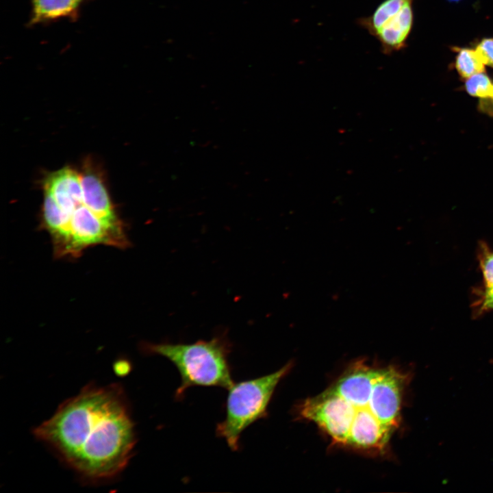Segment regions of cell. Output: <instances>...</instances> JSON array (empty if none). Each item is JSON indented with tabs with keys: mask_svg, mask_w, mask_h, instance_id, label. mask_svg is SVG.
<instances>
[{
	"mask_svg": "<svg viewBox=\"0 0 493 493\" xmlns=\"http://www.w3.org/2000/svg\"><path fill=\"white\" fill-rule=\"evenodd\" d=\"M33 433L88 483L118 476L136 443L126 395L115 383L86 386L62 403Z\"/></svg>",
	"mask_w": 493,
	"mask_h": 493,
	"instance_id": "6da1fadb",
	"label": "cell"
},
{
	"mask_svg": "<svg viewBox=\"0 0 493 493\" xmlns=\"http://www.w3.org/2000/svg\"><path fill=\"white\" fill-rule=\"evenodd\" d=\"M409 379L394 366L356 361L327 389L299 405V416L315 423L333 444L383 454L400 426Z\"/></svg>",
	"mask_w": 493,
	"mask_h": 493,
	"instance_id": "7a4b0ae2",
	"label": "cell"
},
{
	"mask_svg": "<svg viewBox=\"0 0 493 493\" xmlns=\"http://www.w3.org/2000/svg\"><path fill=\"white\" fill-rule=\"evenodd\" d=\"M143 352L169 359L177 368L181 383L175 392L180 400L192 386H216L230 388L233 383L229 355L231 344L225 333L210 340L192 344L150 343L142 344Z\"/></svg>",
	"mask_w": 493,
	"mask_h": 493,
	"instance_id": "3957f363",
	"label": "cell"
},
{
	"mask_svg": "<svg viewBox=\"0 0 493 493\" xmlns=\"http://www.w3.org/2000/svg\"><path fill=\"white\" fill-rule=\"evenodd\" d=\"M292 364L260 377L233 383L228 389L225 418L217 424L216 435L225 440L232 451H238L242 433L251 424L265 417L275 390L289 372Z\"/></svg>",
	"mask_w": 493,
	"mask_h": 493,
	"instance_id": "277c9868",
	"label": "cell"
},
{
	"mask_svg": "<svg viewBox=\"0 0 493 493\" xmlns=\"http://www.w3.org/2000/svg\"><path fill=\"white\" fill-rule=\"evenodd\" d=\"M413 0H384L367 17L357 19V24L375 37L385 55L405 47L413 24Z\"/></svg>",
	"mask_w": 493,
	"mask_h": 493,
	"instance_id": "5b68a950",
	"label": "cell"
},
{
	"mask_svg": "<svg viewBox=\"0 0 493 493\" xmlns=\"http://www.w3.org/2000/svg\"><path fill=\"white\" fill-rule=\"evenodd\" d=\"M91 166L86 164L79 173L85 203L105 222L125 226L116 212L101 175Z\"/></svg>",
	"mask_w": 493,
	"mask_h": 493,
	"instance_id": "8992f818",
	"label": "cell"
},
{
	"mask_svg": "<svg viewBox=\"0 0 493 493\" xmlns=\"http://www.w3.org/2000/svg\"><path fill=\"white\" fill-rule=\"evenodd\" d=\"M84 0H31L29 25L61 18H76Z\"/></svg>",
	"mask_w": 493,
	"mask_h": 493,
	"instance_id": "52a82bcc",
	"label": "cell"
},
{
	"mask_svg": "<svg viewBox=\"0 0 493 493\" xmlns=\"http://www.w3.org/2000/svg\"><path fill=\"white\" fill-rule=\"evenodd\" d=\"M484 66L476 50L466 48L458 49L455 68L461 77L467 79L473 75L484 72Z\"/></svg>",
	"mask_w": 493,
	"mask_h": 493,
	"instance_id": "ba28073f",
	"label": "cell"
},
{
	"mask_svg": "<svg viewBox=\"0 0 493 493\" xmlns=\"http://www.w3.org/2000/svg\"><path fill=\"white\" fill-rule=\"evenodd\" d=\"M465 88L466 92L471 96L480 99L493 97V83L483 72L467 78Z\"/></svg>",
	"mask_w": 493,
	"mask_h": 493,
	"instance_id": "9c48e42d",
	"label": "cell"
},
{
	"mask_svg": "<svg viewBox=\"0 0 493 493\" xmlns=\"http://www.w3.org/2000/svg\"><path fill=\"white\" fill-rule=\"evenodd\" d=\"M480 266L486 287L493 286V252L487 248L482 250L480 256Z\"/></svg>",
	"mask_w": 493,
	"mask_h": 493,
	"instance_id": "30bf717a",
	"label": "cell"
},
{
	"mask_svg": "<svg viewBox=\"0 0 493 493\" xmlns=\"http://www.w3.org/2000/svg\"><path fill=\"white\" fill-rule=\"evenodd\" d=\"M475 50L485 65L493 67V38L482 40Z\"/></svg>",
	"mask_w": 493,
	"mask_h": 493,
	"instance_id": "8fae6325",
	"label": "cell"
},
{
	"mask_svg": "<svg viewBox=\"0 0 493 493\" xmlns=\"http://www.w3.org/2000/svg\"><path fill=\"white\" fill-rule=\"evenodd\" d=\"M480 309L481 311L493 309V286L486 287L481 301Z\"/></svg>",
	"mask_w": 493,
	"mask_h": 493,
	"instance_id": "7c38bea8",
	"label": "cell"
},
{
	"mask_svg": "<svg viewBox=\"0 0 493 493\" xmlns=\"http://www.w3.org/2000/svg\"><path fill=\"white\" fill-rule=\"evenodd\" d=\"M113 367L114 372L121 377L127 375L131 370V363L123 359L116 361Z\"/></svg>",
	"mask_w": 493,
	"mask_h": 493,
	"instance_id": "4fadbf2b",
	"label": "cell"
},
{
	"mask_svg": "<svg viewBox=\"0 0 493 493\" xmlns=\"http://www.w3.org/2000/svg\"><path fill=\"white\" fill-rule=\"evenodd\" d=\"M479 108L482 112L493 116V97L481 99Z\"/></svg>",
	"mask_w": 493,
	"mask_h": 493,
	"instance_id": "5bb4252c",
	"label": "cell"
},
{
	"mask_svg": "<svg viewBox=\"0 0 493 493\" xmlns=\"http://www.w3.org/2000/svg\"><path fill=\"white\" fill-rule=\"evenodd\" d=\"M448 1H459V0H448Z\"/></svg>",
	"mask_w": 493,
	"mask_h": 493,
	"instance_id": "9a60e30c",
	"label": "cell"
}]
</instances>
